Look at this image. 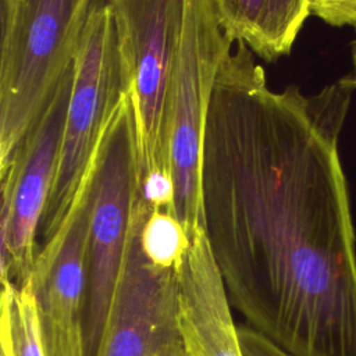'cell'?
<instances>
[{"mask_svg": "<svg viewBox=\"0 0 356 356\" xmlns=\"http://www.w3.org/2000/svg\"><path fill=\"white\" fill-rule=\"evenodd\" d=\"M346 78L273 90L243 42L224 57L200 170L204 231L232 307L293 356H356V236L339 135Z\"/></svg>", "mask_w": 356, "mask_h": 356, "instance_id": "obj_1", "label": "cell"}, {"mask_svg": "<svg viewBox=\"0 0 356 356\" xmlns=\"http://www.w3.org/2000/svg\"><path fill=\"white\" fill-rule=\"evenodd\" d=\"M102 0H21L0 10V170L72 67Z\"/></svg>", "mask_w": 356, "mask_h": 356, "instance_id": "obj_2", "label": "cell"}, {"mask_svg": "<svg viewBox=\"0 0 356 356\" xmlns=\"http://www.w3.org/2000/svg\"><path fill=\"white\" fill-rule=\"evenodd\" d=\"M88 253V356H96L122 271L138 197V146L132 100L122 95L90 161Z\"/></svg>", "mask_w": 356, "mask_h": 356, "instance_id": "obj_3", "label": "cell"}, {"mask_svg": "<svg viewBox=\"0 0 356 356\" xmlns=\"http://www.w3.org/2000/svg\"><path fill=\"white\" fill-rule=\"evenodd\" d=\"M131 96L138 184L170 168V92L181 44L184 0H106Z\"/></svg>", "mask_w": 356, "mask_h": 356, "instance_id": "obj_4", "label": "cell"}, {"mask_svg": "<svg viewBox=\"0 0 356 356\" xmlns=\"http://www.w3.org/2000/svg\"><path fill=\"white\" fill-rule=\"evenodd\" d=\"M235 42L214 0H184L181 44L170 92V168L174 214L189 238L204 231L200 170L204 125L217 71Z\"/></svg>", "mask_w": 356, "mask_h": 356, "instance_id": "obj_5", "label": "cell"}, {"mask_svg": "<svg viewBox=\"0 0 356 356\" xmlns=\"http://www.w3.org/2000/svg\"><path fill=\"white\" fill-rule=\"evenodd\" d=\"M72 72L56 178L39 228L42 245L68 214L110 115L127 92L115 29L104 0L89 18Z\"/></svg>", "mask_w": 356, "mask_h": 356, "instance_id": "obj_6", "label": "cell"}, {"mask_svg": "<svg viewBox=\"0 0 356 356\" xmlns=\"http://www.w3.org/2000/svg\"><path fill=\"white\" fill-rule=\"evenodd\" d=\"M72 67L24 136L8 165L0 170V270L1 282L22 286L39 253V228L56 178Z\"/></svg>", "mask_w": 356, "mask_h": 356, "instance_id": "obj_7", "label": "cell"}, {"mask_svg": "<svg viewBox=\"0 0 356 356\" xmlns=\"http://www.w3.org/2000/svg\"><path fill=\"white\" fill-rule=\"evenodd\" d=\"M150 210L136 197L122 271L96 356H186L178 310V270L152 264L140 248Z\"/></svg>", "mask_w": 356, "mask_h": 356, "instance_id": "obj_8", "label": "cell"}, {"mask_svg": "<svg viewBox=\"0 0 356 356\" xmlns=\"http://www.w3.org/2000/svg\"><path fill=\"white\" fill-rule=\"evenodd\" d=\"M90 165L57 232L40 246L29 282L46 356H88Z\"/></svg>", "mask_w": 356, "mask_h": 356, "instance_id": "obj_9", "label": "cell"}, {"mask_svg": "<svg viewBox=\"0 0 356 356\" xmlns=\"http://www.w3.org/2000/svg\"><path fill=\"white\" fill-rule=\"evenodd\" d=\"M178 310L186 356H243L206 231L191 239L178 268Z\"/></svg>", "mask_w": 356, "mask_h": 356, "instance_id": "obj_10", "label": "cell"}, {"mask_svg": "<svg viewBox=\"0 0 356 356\" xmlns=\"http://www.w3.org/2000/svg\"><path fill=\"white\" fill-rule=\"evenodd\" d=\"M1 356H46L36 299L29 280L1 282Z\"/></svg>", "mask_w": 356, "mask_h": 356, "instance_id": "obj_11", "label": "cell"}, {"mask_svg": "<svg viewBox=\"0 0 356 356\" xmlns=\"http://www.w3.org/2000/svg\"><path fill=\"white\" fill-rule=\"evenodd\" d=\"M309 15V0H266L253 53L267 61L288 54Z\"/></svg>", "mask_w": 356, "mask_h": 356, "instance_id": "obj_12", "label": "cell"}, {"mask_svg": "<svg viewBox=\"0 0 356 356\" xmlns=\"http://www.w3.org/2000/svg\"><path fill=\"white\" fill-rule=\"evenodd\" d=\"M140 248L146 259L156 267L178 270L191 248V238L172 213L153 210L142 225Z\"/></svg>", "mask_w": 356, "mask_h": 356, "instance_id": "obj_13", "label": "cell"}, {"mask_svg": "<svg viewBox=\"0 0 356 356\" xmlns=\"http://www.w3.org/2000/svg\"><path fill=\"white\" fill-rule=\"evenodd\" d=\"M214 3L229 38L246 43L253 51L266 0H214Z\"/></svg>", "mask_w": 356, "mask_h": 356, "instance_id": "obj_14", "label": "cell"}, {"mask_svg": "<svg viewBox=\"0 0 356 356\" xmlns=\"http://www.w3.org/2000/svg\"><path fill=\"white\" fill-rule=\"evenodd\" d=\"M138 196L150 210H164L174 214L175 185L171 171L156 170L150 172L138 184Z\"/></svg>", "mask_w": 356, "mask_h": 356, "instance_id": "obj_15", "label": "cell"}, {"mask_svg": "<svg viewBox=\"0 0 356 356\" xmlns=\"http://www.w3.org/2000/svg\"><path fill=\"white\" fill-rule=\"evenodd\" d=\"M309 11L332 26L356 31V0H309Z\"/></svg>", "mask_w": 356, "mask_h": 356, "instance_id": "obj_16", "label": "cell"}, {"mask_svg": "<svg viewBox=\"0 0 356 356\" xmlns=\"http://www.w3.org/2000/svg\"><path fill=\"white\" fill-rule=\"evenodd\" d=\"M243 356H293L250 325L238 327Z\"/></svg>", "mask_w": 356, "mask_h": 356, "instance_id": "obj_17", "label": "cell"}, {"mask_svg": "<svg viewBox=\"0 0 356 356\" xmlns=\"http://www.w3.org/2000/svg\"><path fill=\"white\" fill-rule=\"evenodd\" d=\"M350 54H352V63H353V71L349 75H345L348 83L356 89V39L350 43Z\"/></svg>", "mask_w": 356, "mask_h": 356, "instance_id": "obj_18", "label": "cell"}, {"mask_svg": "<svg viewBox=\"0 0 356 356\" xmlns=\"http://www.w3.org/2000/svg\"><path fill=\"white\" fill-rule=\"evenodd\" d=\"M18 1H21V0H0V10L7 8V7H10V6H13V4L18 3Z\"/></svg>", "mask_w": 356, "mask_h": 356, "instance_id": "obj_19", "label": "cell"}]
</instances>
